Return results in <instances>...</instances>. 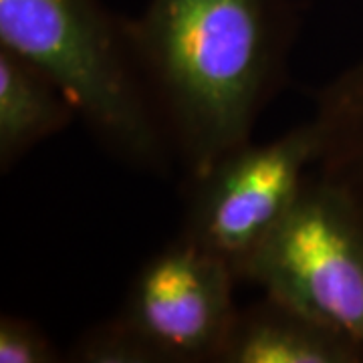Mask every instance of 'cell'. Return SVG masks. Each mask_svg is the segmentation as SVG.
Instances as JSON below:
<instances>
[{
  "label": "cell",
  "mask_w": 363,
  "mask_h": 363,
  "mask_svg": "<svg viewBox=\"0 0 363 363\" xmlns=\"http://www.w3.org/2000/svg\"><path fill=\"white\" fill-rule=\"evenodd\" d=\"M315 154L311 121L272 142L233 150L204 176L188 180L180 236L226 260L240 279L295 204Z\"/></svg>",
  "instance_id": "4"
},
{
  "label": "cell",
  "mask_w": 363,
  "mask_h": 363,
  "mask_svg": "<svg viewBox=\"0 0 363 363\" xmlns=\"http://www.w3.org/2000/svg\"><path fill=\"white\" fill-rule=\"evenodd\" d=\"M67 359L83 363H157L156 353L117 315L87 329L75 341Z\"/></svg>",
  "instance_id": "9"
},
{
  "label": "cell",
  "mask_w": 363,
  "mask_h": 363,
  "mask_svg": "<svg viewBox=\"0 0 363 363\" xmlns=\"http://www.w3.org/2000/svg\"><path fill=\"white\" fill-rule=\"evenodd\" d=\"M67 97L40 71L0 47V168L11 169L35 145L75 119Z\"/></svg>",
  "instance_id": "7"
},
{
  "label": "cell",
  "mask_w": 363,
  "mask_h": 363,
  "mask_svg": "<svg viewBox=\"0 0 363 363\" xmlns=\"http://www.w3.org/2000/svg\"><path fill=\"white\" fill-rule=\"evenodd\" d=\"M236 281L226 260L178 234L133 274L117 317L157 363H218L238 313Z\"/></svg>",
  "instance_id": "5"
},
{
  "label": "cell",
  "mask_w": 363,
  "mask_h": 363,
  "mask_svg": "<svg viewBox=\"0 0 363 363\" xmlns=\"http://www.w3.org/2000/svg\"><path fill=\"white\" fill-rule=\"evenodd\" d=\"M293 0H150L130 33L188 180L250 142L285 83Z\"/></svg>",
  "instance_id": "1"
},
{
  "label": "cell",
  "mask_w": 363,
  "mask_h": 363,
  "mask_svg": "<svg viewBox=\"0 0 363 363\" xmlns=\"http://www.w3.org/2000/svg\"><path fill=\"white\" fill-rule=\"evenodd\" d=\"M240 279L363 347V198L307 176L293 208Z\"/></svg>",
  "instance_id": "3"
},
{
  "label": "cell",
  "mask_w": 363,
  "mask_h": 363,
  "mask_svg": "<svg viewBox=\"0 0 363 363\" xmlns=\"http://www.w3.org/2000/svg\"><path fill=\"white\" fill-rule=\"evenodd\" d=\"M63 353L35 321L25 317H0V363H57Z\"/></svg>",
  "instance_id": "10"
},
{
  "label": "cell",
  "mask_w": 363,
  "mask_h": 363,
  "mask_svg": "<svg viewBox=\"0 0 363 363\" xmlns=\"http://www.w3.org/2000/svg\"><path fill=\"white\" fill-rule=\"evenodd\" d=\"M0 47L49 79L119 162L156 176L178 164L130 18L101 0H0Z\"/></svg>",
  "instance_id": "2"
},
{
  "label": "cell",
  "mask_w": 363,
  "mask_h": 363,
  "mask_svg": "<svg viewBox=\"0 0 363 363\" xmlns=\"http://www.w3.org/2000/svg\"><path fill=\"white\" fill-rule=\"evenodd\" d=\"M315 168L363 198V59L315 93Z\"/></svg>",
  "instance_id": "8"
},
{
  "label": "cell",
  "mask_w": 363,
  "mask_h": 363,
  "mask_svg": "<svg viewBox=\"0 0 363 363\" xmlns=\"http://www.w3.org/2000/svg\"><path fill=\"white\" fill-rule=\"evenodd\" d=\"M218 363H363V347L264 295L238 309Z\"/></svg>",
  "instance_id": "6"
}]
</instances>
